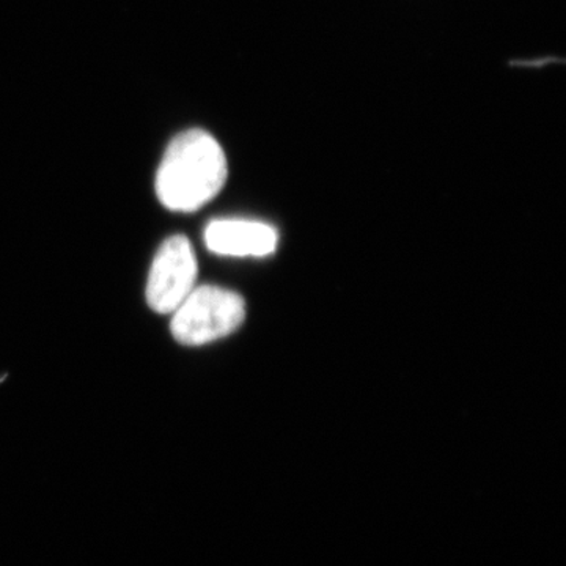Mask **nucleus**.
<instances>
[{
    "instance_id": "7ed1b4c3",
    "label": "nucleus",
    "mask_w": 566,
    "mask_h": 566,
    "mask_svg": "<svg viewBox=\"0 0 566 566\" xmlns=\"http://www.w3.org/2000/svg\"><path fill=\"white\" fill-rule=\"evenodd\" d=\"M199 264L191 241L175 234L164 241L153 259L147 282V303L156 314H174L196 289Z\"/></svg>"
},
{
    "instance_id": "f03ea898",
    "label": "nucleus",
    "mask_w": 566,
    "mask_h": 566,
    "mask_svg": "<svg viewBox=\"0 0 566 566\" xmlns=\"http://www.w3.org/2000/svg\"><path fill=\"white\" fill-rule=\"evenodd\" d=\"M170 331L185 346L212 344L243 326L245 303L241 294L221 286H196L172 314Z\"/></svg>"
},
{
    "instance_id": "20e7f679",
    "label": "nucleus",
    "mask_w": 566,
    "mask_h": 566,
    "mask_svg": "<svg viewBox=\"0 0 566 566\" xmlns=\"http://www.w3.org/2000/svg\"><path fill=\"white\" fill-rule=\"evenodd\" d=\"M205 243L218 255L263 259L277 249L279 234L268 223L244 219H219L208 223Z\"/></svg>"
},
{
    "instance_id": "f257e3e1",
    "label": "nucleus",
    "mask_w": 566,
    "mask_h": 566,
    "mask_svg": "<svg viewBox=\"0 0 566 566\" xmlns=\"http://www.w3.org/2000/svg\"><path fill=\"white\" fill-rule=\"evenodd\" d=\"M229 177L221 144L203 129L178 134L156 174V196L170 211L193 212L210 203Z\"/></svg>"
}]
</instances>
